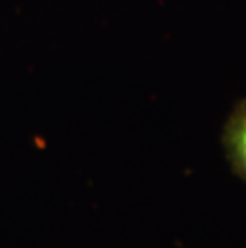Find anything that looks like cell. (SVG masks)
Listing matches in <instances>:
<instances>
[{
    "label": "cell",
    "mask_w": 246,
    "mask_h": 248,
    "mask_svg": "<svg viewBox=\"0 0 246 248\" xmlns=\"http://www.w3.org/2000/svg\"><path fill=\"white\" fill-rule=\"evenodd\" d=\"M222 146L230 168L246 181V103L233 110L222 133Z\"/></svg>",
    "instance_id": "1"
}]
</instances>
